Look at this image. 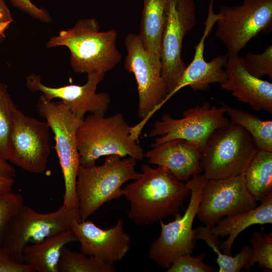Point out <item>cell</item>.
<instances>
[{
  "mask_svg": "<svg viewBox=\"0 0 272 272\" xmlns=\"http://www.w3.org/2000/svg\"><path fill=\"white\" fill-rule=\"evenodd\" d=\"M195 240H204L218 255L216 262L219 266V272H239L244 268L251 254L252 249L248 245L243 246L241 251L236 255L224 254L220 248L221 241L219 236L213 234L211 228L199 226L194 229Z\"/></svg>",
  "mask_w": 272,
  "mask_h": 272,
  "instance_id": "obj_25",
  "label": "cell"
},
{
  "mask_svg": "<svg viewBox=\"0 0 272 272\" xmlns=\"http://www.w3.org/2000/svg\"><path fill=\"white\" fill-rule=\"evenodd\" d=\"M137 160L130 157L107 156L103 164L80 166L76 192L81 221L87 220L104 203L123 196L122 186L137 179Z\"/></svg>",
  "mask_w": 272,
  "mask_h": 272,
  "instance_id": "obj_4",
  "label": "cell"
},
{
  "mask_svg": "<svg viewBox=\"0 0 272 272\" xmlns=\"http://www.w3.org/2000/svg\"><path fill=\"white\" fill-rule=\"evenodd\" d=\"M196 23L194 0H169L160 49L162 77L168 94L174 89L186 67L181 57L183 41Z\"/></svg>",
  "mask_w": 272,
  "mask_h": 272,
  "instance_id": "obj_13",
  "label": "cell"
},
{
  "mask_svg": "<svg viewBox=\"0 0 272 272\" xmlns=\"http://www.w3.org/2000/svg\"><path fill=\"white\" fill-rule=\"evenodd\" d=\"M207 253L202 252L198 256L192 257L186 254L179 256L167 269L166 272H215L216 268L203 261Z\"/></svg>",
  "mask_w": 272,
  "mask_h": 272,
  "instance_id": "obj_30",
  "label": "cell"
},
{
  "mask_svg": "<svg viewBox=\"0 0 272 272\" xmlns=\"http://www.w3.org/2000/svg\"><path fill=\"white\" fill-rule=\"evenodd\" d=\"M245 67L253 76L260 78L267 76L272 79V45L258 54L246 52L243 57Z\"/></svg>",
  "mask_w": 272,
  "mask_h": 272,
  "instance_id": "obj_29",
  "label": "cell"
},
{
  "mask_svg": "<svg viewBox=\"0 0 272 272\" xmlns=\"http://www.w3.org/2000/svg\"><path fill=\"white\" fill-rule=\"evenodd\" d=\"M230 121L245 128L251 135L257 150L272 152V121L262 120L256 115L222 103Z\"/></svg>",
  "mask_w": 272,
  "mask_h": 272,
  "instance_id": "obj_24",
  "label": "cell"
},
{
  "mask_svg": "<svg viewBox=\"0 0 272 272\" xmlns=\"http://www.w3.org/2000/svg\"><path fill=\"white\" fill-rule=\"evenodd\" d=\"M75 219L80 221L79 211L61 206L49 213L38 212L22 205L13 215L0 239V245L15 261H23L24 248L70 229Z\"/></svg>",
  "mask_w": 272,
  "mask_h": 272,
  "instance_id": "obj_8",
  "label": "cell"
},
{
  "mask_svg": "<svg viewBox=\"0 0 272 272\" xmlns=\"http://www.w3.org/2000/svg\"><path fill=\"white\" fill-rule=\"evenodd\" d=\"M252 252L244 268L249 271L254 264L265 271L272 270V234L254 231L249 239Z\"/></svg>",
  "mask_w": 272,
  "mask_h": 272,
  "instance_id": "obj_28",
  "label": "cell"
},
{
  "mask_svg": "<svg viewBox=\"0 0 272 272\" xmlns=\"http://www.w3.org/2000/svg\"><path fill=\"white\" fill-rule=\"evenodd\" d=\"M117 37L116 29L100 31L95 18H86L51 37L46 47H67L71 67L76 73L105 74L114 69L122 58L116 45Z\"/></svg>",
  "mask_w": 272,
  "mask_h": 272,
  "instance_id": "obj_2",
  "label": "cell"
},
{
  "mask_svg": "<svg viewBox=\"0 0 272 272\" xmlns=\"http://www.w3.org/2000/svg\"><path fill=\"white\" fill-rule=\"evenodd\" d=\"M105 74L94 72L87 74V80L83 85L71 84L58 87L44 85L41 77L36 74L28 75L26 78L27 88L32 92H40L49 101L58 99L73 113L81 118L90 114L104 116L111 99L105 92L97 93L99 83Z\"/></svg>",
  "mask_w": 272,
  "mask_h": 272,
  "instance_id": "obj_15",
  "label": "cell"
},
{
  "mask_svg": "<svg viewBox=\"0 0 272 272\" xmlns=\"http://www.w3.org/2000/svg\"><path fill=\"white\" fill-rule=\"evenodd\" d=\"M257 151L249 133L230 121L207 140L201 151V168L208 179L235 176L244 172Z\"/></svg>",
  "mask_w": 272,
  "mask_h": 272,
  "instance_id": "obj_5",
  "label": "cell"
},
{
  "mask_svg": "<svg viewBox=\"0 0 272 272\" xmlns=\"http://www.w3.org/2000/svg\"><path fill=\"white\" fill-rule=\"evenodd\" d=\"M226 81L220 84L237 100L248 104L256 111L272 113V84L250 74L243 58L238 55L228 57L225 65Z\"/></svg>",
  "mask_w": 272,
  "mask_h": 272,
  "instance_id": "obj_18",
  "label": "cell"
},
{
  "mask_svg": "<svg viewBox=\"0 0 272 272\" xmlns=\"http://www.w3.org/2000/svg\"><path fill=\"white\" fill-rule=\"evenodd\" d=\"M49 129L46 121L26 115L16 106L8 161L29 172L44 173L50 154Z\"/></svg>",
  "mask_w": 272,
  "mask_h": 272,
  "instance_id": "obj_12",
  "label": "cell"
},
{
  "mask_svg": "<svg viewBox=\"0 0 272 272\" xmlns=\"http://www.w3.org/2000/svg\"><path fill=\"white\" fill-rule=\"evenodd\" d=\"M169 4V0H144L139 35L144 48L160 58Z\"/></svg>",
  "mask_w": 272,
  "mask_h": 272,
  "instance_id": "obj_22",
  "label": "cell"
},
{
  "mask_svg": "<svg viewBox=\"0 0 272 272\" xmlns=\"http://www.w3.org/2000/svg\"><path fill=\"white\" fill-rule=\"evenodd\" d=\"M124 222L119 219L114 226L102 229L92 221L73 220L71 230L80 243L83 254L106 263L122 260L130 247V237L123 230Z\"/></svg>",
  "mask_w": 272,
  "mask_h": 272,
  "instance_id": "obj_16",
  "label": "cell"
},
{
  "mask_svg": "<svg viewBox=\"0 0 272 272\" xmlns=\"http://www.w3.org/2000/svg\"><path fill=\"white\" fill-rule=\"evenodd\" d=\"M201 149L196 144L175 139L152 147L145 153L150 164L165 167L179 180L188 181L202 171Z\"/></svg>",
  "mask_w": 272,
  "mask_h": 272,
  "instance_id": "obj_19",
  "label": "cell"
},
{
  "mask_svg": "<svg viewBox=\"0 0 272 272\" xmlns=\"http://www.w3.org/2000/svg\"><path fill=\"white\" fill-rule=\"evenodd\" d=\"M33 267L25 262H17L0 245V272H34Z\"/></svg>",
  "mask_w": 272,
  "mask_h": 272,
  "instance_id": "obj_33",
  "label": "cell"
},
{
  "mask_svg": "<svg viewBox=\"0 0 272 272\" xmlns=\"http://www.w3.org/2000/svg\"><path fill=\"white\" fill-rule=\"evenodd\" d=\"M141 168L139 178L123 189V196L130 202L129 219L145 226L178 214L190 195L186 184L163 166L153 168L143 164Z\"/></svg>",
  "mask_w": 272,
  "mask_h": 272,
  "instance_id": "obj_1",
  "label": "cell"
},
{
  "mask_svg": "<svg viewBox=\"0 0 272 272\" xmlns=\"http://www.w3.org/2000/svg\"><path fill=\"white\" fill-rule=\"evenodd\" d=\"M36 108L54 134L55 149L64 183L62 205L79 210L76 182L80 163L76 133L84 118L73 113L61 101H49L43 95L38 99Z\"/></svg>",
  "mask_w": 272,
  "mask_h": 272,
  "instance_id": "obj_7",
  "label": "cell"
},
{
  "mask_svg": "<svg viewBox=\"0 0 272 272\" xmlns=\"http://www.w3.org/2000/svg\"><path fill=\"white\" fill-rule=\"evenodd\" d=\"M124 43L126 49L124 65L133 73L139 95L138 114L142 120L130 127V135L139 142L141 132L153 114L163 106L168 92L162 77L160 58L147 51L139 34L129 33Z\"/></svg>",
  "mask_w": 272,
  "mask_h": 272,
  "instance_id": "obj_6",
  "label": "cell"
},
{
  "mask_svg": "<svg viewBox=\"0 0 272 272\" xmlns=\"http://www.w3.org/2000/svg\"><path fill=\"white\" fill-rule=\"evenodd\" d=\"M256 206L257 201L247 189L243 173L226 178L208 179L196 216L200 222L211 228L225 217Z\"/></svg>",
  "mask_w": 272,
  "mask_h": 272,
  "instance_id": "obj_14",
  "label": "cell"
},
{
  "mask_svg": "<svg viewBox=\"0 0 272 272\" xmlns=\"http://www.w3.org/2000/svg\"><path fill=\"white\" fill-rule=\"evenodd\" d=\"M0 175L15 178L16 173L15 169L7 161L0 156Z\"/></svg>",
  "mask_w": 272,
  "mask_h": 272,
  "instance_id": "obj_35",
  "label": "cell"
},
{
  "mask_svg": "<svg viewBox=\"0 0 272 272\" xmlns=\"http://www.w3.org/2000/svg\"><path fill=\"white\" fill-rule=\"evenodd\" d=\"M24 203L19 193L10 191L0 194V239L9 220Z\"/></svg>",
  "mask_w": 272,
  "mask_h": 272,
  "instance_id": "obj_31",
  "label": "cell"
},
{
  "mask_svg": "<svg viewBox=\"0 0 272 272\" xmlns=\"http://www.w3.org/2000/svg\"><path fill=\"white\" fill-rule=\"evenodd\" d=\"M239 6H223L218 13L216 37L225 45L226 56L238 55L259 33L272 28V0H243Z\"/></svg>",
  "mask_w": 272,
  "mask_h": 272,
  "instance_id": "obj_10",
  "label": "cell"
},
{
  "mask_svg": "<svg viewBox=\"0 0 272 272\" xmlns=\"http://www.w3.org/2000/svg\"><path fill=\"white\" fill-rule=\"evenodd\" d=\"M255 208L221 219L211 228L212 233L218 236L228 235V238L221 243L220 249L224 254L232 255L231 248L237 236L248 227L255 224H271L272 193Z\"/></svg>",
  "mask_w": 272,
  "mask_h": 272,
  "instance_id": "obj_20",
  "label": "cell"
},
{
  "mask_svg": "<svg viewBox=\"0 0 272 272\" xmlns=\"http://www.w3.org/2000/svg\"><path fill=\"white\" fill-rule=\"evenodd\" d=\"M130 127L119 113L108 117L90 114L84 118L76 133L80 165L95 164L100 157L113 155L142 161L145 152L131 138Z\"/></svg>",
  "mask_w": 272,
  "mask_h": 272,
  "instance_id": "obj_3",
  "label": "cell"
},
{
  "mask_svg": "<svg viewBox=\"0 0 272 272\" xmlns=\"http://www.w3.org/2000/svg\"><path fill=\"white\" fill-rule=\"evenodd\" d=\"M219 18L213 10V0H211L208 14L204 23L205 28L198 44L194 46L195 52L192 60L186 66L172 91L168 94L163 102V105L171 97L182 88L189 86L194 91H206L210 85L224 83L227 77L224 67L227 62V57L219 55L211 61H207L204 57L205 42L213 28Z\"/></svg>",
  "mask_w": 272,
  "mask_h": 272,
  "instance_id": "obj_17",
  "label": "cell"
},
{
  "mask_svg": "<svg viewBox=\"0 0 272 272\" xmlns=\"http://www.w3.org/2000/svg\"><path fill=\"white\" fill-rule=\"evenodd\" d=\"M15 105L7 85L0 83V156L8 161Z\"/></svg>",
  "mask_w": 272,
  "mask_h": 272,
  "instance_id": "obj_27",
  "label": "cell"
},
{
  "mask_svg": "<svg viewBox=\"0 0 272 272\" xmlns=\"http://www.w3.org/2000/svg\"><path fill=\"white\" fill-rule=\"evenodd\" d=\"M13 6L32 18L44 23H50L51 18L43 8H38L31 0H10Z\"/></svg>",
  "mask_w": 272,
  "mask_h": 272,
  "instance_id": "obj_32",
  "label": "cell"
},
{
  "mask_svg": "<svg viewBox=\"0 0 272 272\" xmlns=\"http://www.w3.org/2000/svg\"><path fill=\"white\" fill-rule=\"evenodd\" d=\"M14 182V178L0 175V194L12 191Z\"/></svg>",
  "mask_w": 272,
  "mask_h": 272,
  "instance_id": "obj_36",
  "label": "cell"
},
{
  "mask_svg": "<svg viewBox=\"0 0 272 272\" xmlns=\"http://www.w3.org/2000/svg\"><path fill=\"white\" fill-rule=\"evenodd\" d=\"M207 180L203 174L192 176L186 183L190 195L183 214H177L174 220L167 224L159 221L161 232L152 243L148 257L160 267L168 268L176 258L191 255L196 247L193 224Z\"/></svg>",
  "mask_w": 272,
  "mask_h": 272,
  "instance_id": "obj_9",
  "label": "cell"
},
{
  "mask_svg": "<svg viewBox=\"0 0 272 272\" xmlns=\"http://www.w3.org/2000/svg\"><path fill=\"white\" fill-rule=\"evenodd\" d=\"M114 263L103 262L81 252L71 250L66 246L61 251L58 265V272H113Z\"/></svg>",
  "mask_w": 272,
  "mask_h": 272,
  "instance_id": "obj_26",
  "label": "cell"
},
{
  "mask_svg": "<svg viewBox=\"0 0 272 272\" xmlns=\"http://www.w3.org/2000/svg\"><path fill=\"white\" fill-rule=\"evenodd\" d=\"M244 177L248 192L256 201L262 202L272 193V152L258 150Z\"/></svg>",
  "mask_w": 272,
  "mask_h": 272,
  "instance_id": "obj_23",
  "label": "cell"
},
{
  "mask_svg": "<svg viewBox=\"0 0 272 272\" xmlns=\"http://www.w3.org/2000/svg\"><path fill=\"white\" fill-rule=\"evenodd\" d=\"M71 230L50 236L41 242L26 245L23 250V261L38 272H58L61 251L67 244L77 242Z\"/></svg>",
  "mask_w": 272,
  "mask_h": 272,
  "instance_id": "obj_21",
  "label": "cell"
},
{
  "mask_svg": "<svg viewBox=\"0 0 272 272\" xmlns=\"http://www.w3.org/2000/svg\"><path fill=\"white\" fill-rule=\"evenodd\" d=\"M13 21L5 0H0V42L6 37L5 32Z\"/></svg>",
  "mask_w": 272,
  "mask_h": 272,
  "instance_id": "obj_34",
  "label": "cell"
},
{
  "mask_svg": "<svg viewBox=\"0 0 272 272\" xmlns=\"http://www.w3.org/2000/svg\"><path fill=\"white\" fill-rule=\"evenodd\" d=\"M225 113L222 105L217 107L205 102L186 109L180 119L164 114L154 123L149 134L150 137H157L151 147L171 140L182 139L196 144L201 150L211 134L230 121Z\"/></svg>",
  "mask_w": 272,
  "mask_h": 272,
  "instance_id": "obj_11",
  "label": "cell"
}]
</instances>
